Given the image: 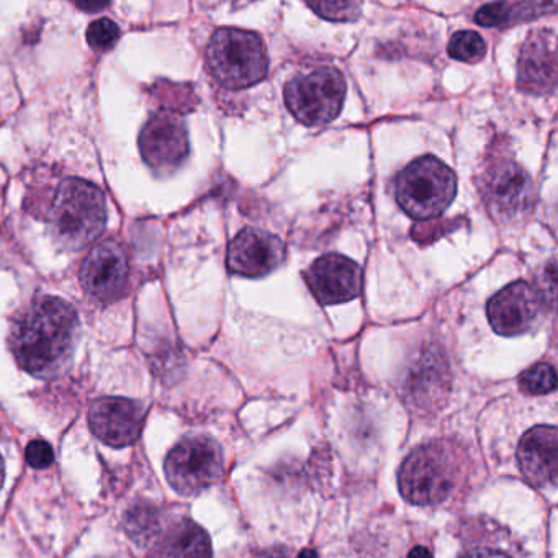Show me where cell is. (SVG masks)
<instances>
[{"mask_svg": "<svg viewBox=\"0 0 558 558\" xmlns=\"http://www.w3.org/2000/svg\"><path fill=\"white\" fill-rule=\"evenodd\" d=\"M344 76L335 68L323 66L287 83V109L306 126H322L341 113L345 100Z\"/></svg>", "mask_w": 558, "mask_h": 558, "instance_id": "8992f818", "label": "cell"}, {"mask_svg": "<svg viewBox=\"0 0 558 558\" xmlns=\"http://www.w3.org/2000/svg\"><path fill=\"white\" fill-rule=\"evenodd\" d=\"M398 204L414 220L440 217L457 194V178L449 166L434 156L408 165L395 185Z\"/></svg>", "mask_w": 558, "mask_h": 558, "instance_id": "277c9868", "label": "cell"}, {"mask_svg": "<svg viewBox=\"0 0 558 558\" xmlns=\"http://www.w3.org/2000/svg\"><path fill=\"white\" fill-rule=\"evenodd\" d=\"M148 558H211L207 532L192 519L166 518L155 537L145 547Z\"/></svg>", "mask_w": 558, "mask_h": 558, "instance_id": "2e32d148", "label": "cell"}, {"mask_svg": "<svg viewBox=\"0 0 558 558\" xmlns=\"http://www.w3.org/2000/svg\"><path fill=\"white\" fill-rule=\"evenodd\" d=\"M453 488V465L436 444L417 447L400 469V492L413 505H439Z\"/></svg>", "mask_w": 558, "mask_h": 558, "instance_id": "ba28073f", "label": "cell"}, {"mask_svg": "<svg viewBox=\"0 0 558 558\" xmlns=\"http://www.w3.org/2000/svg\"><path fill=\"white\" fill-rule=\"evenodd\" d=\"M120 38V28L110 19H99L87 28V44L93 50L109 51Z\"/></svg>", "mask_w": 558, "mask_h": 558, "instance_id": "7402d4cb", "label": "cell"}, {"mask_svg": "<svg viewBox=\"0 0 558 558\" xmlns=\"http://www.w3.org/2000/svg\"><path fill=\"white\" fill-rule=\"evenodd\" d=\"M408 558H433V554L423 545H417V547L411 548Z\"/></svg>", "mask_w": 558, "mask_h": 558, "instance_id": "484cf974", "label": "cell"}, {"mask_svg": "<svg viewBox=\"0 0 558 558\" xmlns=\"http://www.w3.org/2000/svg\"><path fill=\"white\" fill-rule=\"evenodd\" d=\"M48 223L58 246L68 251L84 250L106 230V195L96 184L68 179L58 189Z\"/></svg>", "mask_w": 558, "mask_h": 558, "instance_id": "7a4b0ae2", "label": "cell"}, {"mask_svg": "<svg viewBox=\"0 0 558 558\" xmlns=\"http://www.w3.org/2000/svg\"><path fill=\"white\" fill-rule=\"evenodd\" d=\"M165 472L179 495H198L223 476V452L210 437H184L169 450Z\"/></svg>", "mask_w": 558, "mask_h": 558, "instance_id": "52a82bcc", "label": "cell"}, {"mask_svg": "<svg viewBox=\"0 0 558 558\" xmlns=\"http://www.w3.org/2000/svg\"><path fill=\"white\" fill-rule=\"evenodd\" d=\"M308 8L332 22L357 21L362 9L359 2H310Z\"/></svg>", "mask_w": 558, "mask_h": 558, "instance_id": "603a6c76", "label": "cell"}, {"mask_svg": "<svg viewBox=\"0 0 558 558\" xmlns=\"http://www.w3.org/2000/svg\"><path fill=\"white\" fill-rule=\"evenodd\" d=\"M463 558H511L506 554H501L498 550H492V548H478V550L470 551Z\"/></svg>", "mask_w": 558, "mask_h": 558, "instance_id": "d4e9b609", "label": "cell"}, {"mask_svg": "<svg viewBox=\"0 0 558 558\" xmlns=\"http://www.w3.org/2000/svg\"><path fill=\"white\" fill-rule=\"evenodd\" d=\"M522 390L529 395L550 393L557 387V375L550 364H535L519 378Z\"/></svg>", "mask_w": 558, "mask_h": 558, "instance_id": "44dd1931", "label": "cell"}, {"mask_svg": "<svg viewBox=\"0 0 558 558\" xmlns=\"http://www.w3.org/2000/svg\"><path fill=\"white\" fill-rule=\"evenodd\" d=\"M264 558H287L283 554H274V551H269V554L264 555Z\"/></svg>", "mask_w": 558, "mask_h": 558, "instance_id": "f546056e", "label": "cell"}, {"mask_svg": "<svg viewBox=\"0 0 558 558\" xmlns=\"http://www.w3.org/2000/svg\"><path fill=\"white\" fill-rule=\"evenodd\" d=\"M25 459L34 469H48L54 462L53 447L47 440H32L25 450Z\"/></svg>", "mask_w": 558, "mask_h": 558, "instance_id": "cb8c5ba5", "label": "cell"}, {"mask_svg": "<svg viewBox=\"0 0 558 558\" xmlns=\"http://www.w3.org/2000/svg\"><path fill=\"white\" fill-rule=\"evenodd\" d=\"M548 11H557L555 2H498L486 4L476 12V24L483 27L506 28L534 21Z\"/></svg>", "mask_w": 558, "mask_h": 558, "instance_id": "ac0fdd59", "label": "cell"}, {"mask_svg": "<svg viewBox=\"0 0 558 558\" xmlns=\"http://www.w3.org/2000/svg\"><path fill=\"white\" fill-rule=\"evenodd\" d=\"M84 292L99 303H113L123 295L129 282V259L122 244L106 240L84 259L80 272Z\"/></svg>", "mask_w": 558, "mask_h": 558, "instance_id": "8fae6325", "label": "cell"}, {"mask_svg": "<svg viewBox=\"0 0 558 558\" xmlns=\"http://www.w3.org/2000/svg\"><path fill=\"white\" fill-rule=\"evenodd\" d=\"M165 519L166 514L159 506L149 501H140L125 512L123 527L136 545L145 548L155 537Z\"/></svg>", "mask_w": 558, "mask_h": 558, "instance_id": "d6986e66", "label": "cell"}, {"mask_svg": "<svg viewBox=\"0 0 558 558\" xmlns=\"http://www.w3.org/2000/svg\"><path fill=\"white\" fill-rule=\"evenodd\" d=\"M518 87L525 94L547 96L557 87V51L551 32L529 35L519 57Z\"/></svg>", "mask_w": 558, "mask_h": 558, "instance_id": "9a60e30c", "label": "cell"}, {"mask_svg": "<svg viewBox=\"0 0 558 558\" xmlns=\"http://www.w3.org/2000/svg\"><path fill=\"white\" fill-rule=\"evenodd\" d=\"M545 296L537 287L519 280L492 296L486 305L489 325L498 335L512 338L531 331L545 312Z\"/></svg>", "mask_w": 558, "mask_h": 558, "instance_id": "30bf717a", "label": "cell"}, {"mask_svg": "<svg viewBox=\"0 0 558 558\" xmlns=\"http://www.w3.org/2000/svg\"><path fill=\"white\" fill-rule=\"evenodd\" d=\"M557 429L554 426H537L522 436L518 447V463L531 485L547 488L557 483Z\"/></svg>", "mask_w": 558, "mask_h": 558, "instance_id": "e0dca14e", "label": "cell"}, {"mask_svg": "<svg viewBox=\"0 0 558 558\" xmlns=\"http://www.w3.org/2000/svg\"><path fill=\"white\" fill-rule=\"evenodd\" d=\"M107 5L109 4H76V8L84 12H97L107 9Z\"/></svg>", "mask_w": 558, "mask_h": 558, "instance_id": "4316f807", "label": "cell"}, {"mask_svg": "<svg viewBox=\"0 0 558 558\" xmlns=\"http://www.w3.org/2000/svg\"><path fill=\"white\" fill-rule=\"evenodd\" d=\"M478 191L493 220L514 225L534 207L531 175L514 159L493 153L480 172Z\"/></svg>", "mask_w": 558, "mask_h": 558, "instance_id": "5b68a950", "label": "cell"}, {"mask_svg": "<svg viewBox=\"0 0 558 558\" xmlns=\"http://www.w3.org/2000/svg\"><path fill=\"white\" fill-rule=\"evenodd\" d=\"M143 423L145 410L142 404L129 398H99L89 410V426L94 436L117 449L136 442Z\"/></svg>", "mask_w": 558, "mask_h": 558, "instance_id": "7c38bea8", "label": "cell"}, {"mask_svg": "<svg viewBox=\"0 0 558 558\" xmlns=\"http://www.w3.org/2000/svg\"><path fill=\"white\" fill-rule=\"evenodd\" d=\"M77 339L80 318L74 306L58 296H38L15 318L9 348L22 371L50 380L70 368Z\"/></svg>", "mask_w": 558, "mask_h": 558, "instance_id": "6da1fadb", "label": "cell"}, {"mask_svg": "<svg viewBox=\"0 0 558 558\" xmlns=\"http://www.w3.org/2000/svg\"><path fill=\"white\" fill-rule=\"evenodd\" d=\"M211 76L225 89L256 86L267 76L269 58L259 35L240 28H220L207 48Z\"/></svg>", "mask_w": 558, "mask_h": 558, "instance_id": "3957f363", "label": "cell"}, {"mask_svg": "<svg viewBox=\"0 0 558 558\" xmlns=\"http://www.w3.org/2000/svg\"><path fill=\"white\" fill-rule=\"evenodd\" d=\"M306 282L319 303L338 305L361 295L362 270L348 257L328 254L312 264Z\"/></svg>", "mask_w": 558, "mask_h": 558, "instance_id": "5bb4252c", "label": "cell"}, {"mask_svg": "<svg viewBox=\"0 0 558 558\" xmlns=\"http://www.w3.org/2000/svg\"><path fill=\"white\" fill-rule=\"evenodd\" d=\"M140 151L156 174L178 171L189 156L187 129L181 116L168 110L153 116L140 135Z\"/></svg>", "mask_w": 558, "mask_h": 558, "instance_id": "9c48e42d", "label": "cell"}, {"mask_svg": "<svg viewBox=\"0 0 558 558\" xmlns=\"http://www.w3.org/2000/svg\"><path fill=\"white\" fill-rule=\"evenodd\" d=\"M283 259L286 246L282 240L256 228L241 231L228 247V269L250 279L269 276L282 266Z\"/></svg>", "mask_w": 558, "mask_h": 558, "instance_id": "4fadbf2b", "label": "cell"}, {"mask_svg": "<svg viewBox=\"0 0 558 558\" xmlns=\"http://www.w3.org/2000/svg\"><path fill=\"white\" fill-rule=\"evenodd\" d=\"M296 558H318V554H316L315 550H312V548H303Z\"/></svg>", "mask_w": 558, "mask_h": 558, "instance_id": "83f0119b", "label": "cell"}, {"mask_svg": "<svg viewBox=\"0 0 558 558\" xmlns=\"http://www.w3.org/2000/svg\"><path fill=\"white\" fill-rule=\"evenodd\" d=\"M449 57L453 60L462 61V63L475 64L485 58L486 44L476 32L462 31L457 32L452 38H450Z\"/></svg>", "mask_w": 558, "mask_h": 558, "instance_id": "ffe728a7", "label": "cell"}, {"mask_svg": "<svg viewBox=\"0 0 558 558\" xmlns=\"http://www.w3.org/2000/svg\"><path fill=\"white\" fill-rule=\"evenodd\" d=\"M4 475H5L4 459H2V456H0V488H2V485H4Z\"/></svg>", "mask_w": 558, "mask_h": 558, "instance_id": "f1b7e54d", "label": "cell"}]
</instances>
